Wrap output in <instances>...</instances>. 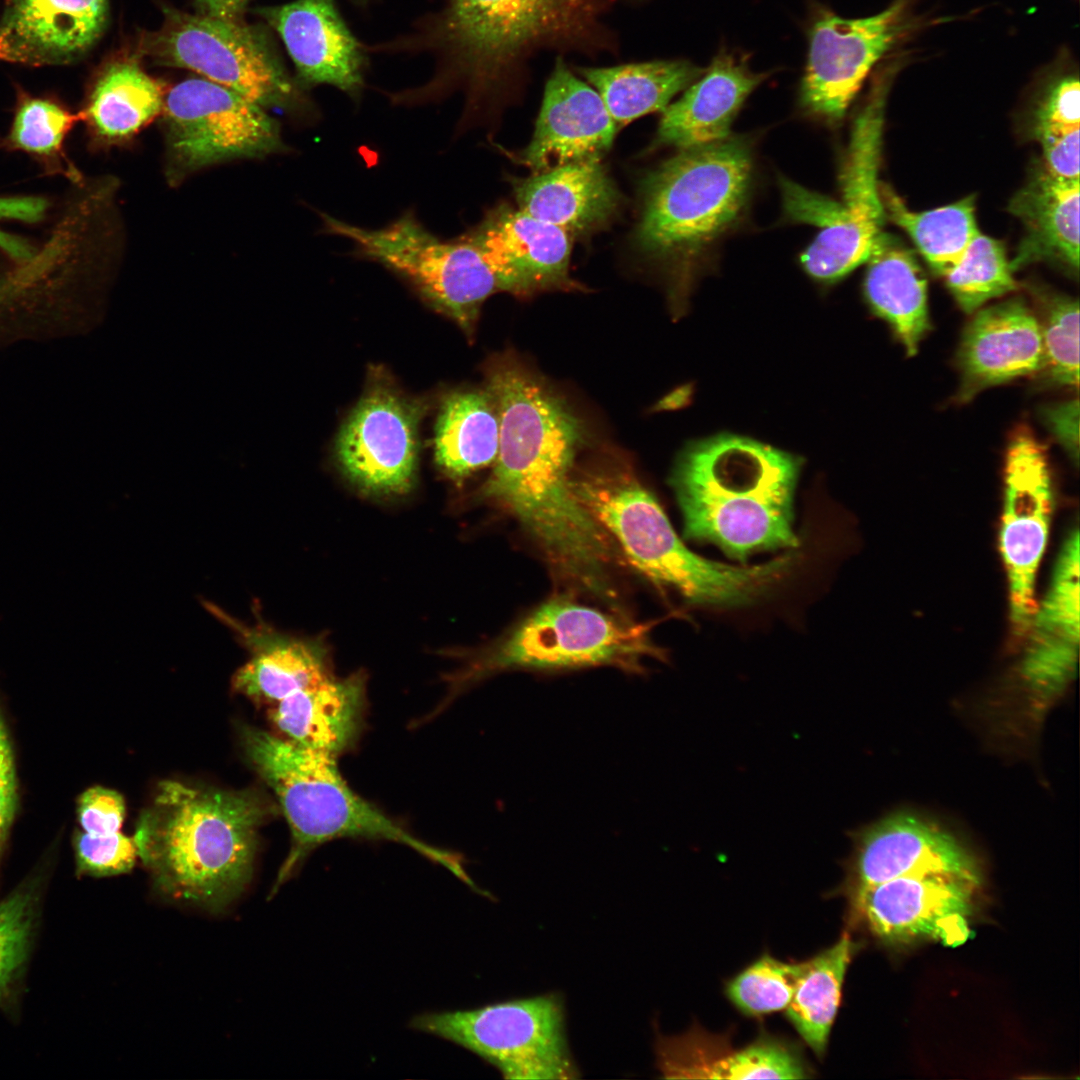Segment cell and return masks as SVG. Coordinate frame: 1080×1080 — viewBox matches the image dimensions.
I'll use <instances>...</instances> for the list:
<instances>
[{"label":"cell","instance_id":"cell-26","mask_svg":"<svg viewBox=\"0 0 1080 1080\" xmlns=\"http://www.w3.org/2000/svg\"><path fill=\"white\" fill-rule=\"evenodd\" d=\"M766 77L743 59L719 52L682 96L662 111L656 143L683 150L729 137L743 103Z\"/></svg>","mask_w":1080,"mask_h":1080},{"label":"cell","instance_id":"cell-36","mask_svg":"<svg viewBox=\"0 0 1080 1080\" xmlns=\"http://www.w3.org/2000/svg\"><path fill=\"white\" fill-rule=\"evenodd\" d=\"M858 944L848 933L802 961V971L785 1015L802 1040L822 1058L837 1016L845 975Z\"/></svg>","mask_w":1080,"mask_h":1080},{"label":"cell","instance_id":"cell-2","mask_svg":"<svg viewBox=\"0 0 1080 1080\" xmlns=\"http://www.w3.org/2000/svg\"><path fill=\"white\" fill-rule=\"evenodd\" d=\"M274 810L255 792L165 780L139 817L138 859L165 898L222 912L251 881L258 831Z\"/></svg>","mask_w":1080,"mask_h":1080},{"label":"cell","instance_id":"cell-43","mask_svg":"<svg viewBox=\"0 0 1080 1080\" xmlns=\"http://www.w3.org/2000/svg\"><path fill=\"white\" fill-rule=\"evenodd\" d=\"M71 844L77 878L126 874L134 868L138 859L134 838L122 831L92 835L76 828Z\"/></svg>","mask_w":1080,"mask_h":1080},{"label":"cell","instance_id":"cell-34","mask_svg":"<svg viewBox=\"0 0 1080 1080\" xmlns=\"http://www.w3.org/2000/svg\"><path fill=\"white\" fill-rule=\"evenodd\" d=\"M704 70L687 60H654L613 67H584L579 73L602 98L618 130L663 111Z\"/></svg>","mask_w":1080,"mask_h":1080},{"label":"cell","instance_id":"cell-46","mask_svg":"<svg viewBox=\"0 0 1080 1080\" xmlns=\"http://www.w3.org/2000/svg\"><path fill=\"white\" fill-rule=\"evenodd\" d=\"M1042 418L1049 431L1077 465L1079 459L1078 398L1044 408Z\"/></svg>","mask_w":1080,"mask_h":1080},{"label":"cell","instance_id":"cell-29","mask_svg":"<svg viewBox=\"0 0 1080 1080\" xmlns=\"http://www.w3.org/2000/svg\"><path fill=\"white\" fill-rule=\"evenodd\" d=\"M365 702L362 674L332 675L273 704L269 716L282 737L337 757L358 738Z\"/></svg>","mask_w":1080,"mask_h":1080},{"label":"cell","instance_id":"cell-10","mask_svg":"<svg viewBox=\"0 0 1080 1080\" xmlns=\"http://www.w3.org/2000/svg\"><path fill=\"white\" fill-rule=\"evenodd\" d=\"M895 70L877 74L856 117L840 174L841 200L816 193L806 223L819 232L802 252L801 265L814 279L837 281L865 263L882 233L884 210L878 178L884 108Z\"/></svg>","mask_w":1080,"mask_h":1080},{"label":"cell","instance_id":"cell-33","mask_svg":"<svg viewBox=\"0 0 1080 1080\" xmlns=\"http://www.w3.org/2000/svg\"><path fill=\"white\" fill-rule=\"evenodd\" d=\"M55 839L25 878L0 900V1011L16 1019L35 944L47 884L55 864Z\"/></svg>","mask_w":1080,"mask_h":1080},{"label":"cell","instance_id":"cell-45","mask_svg":"<svg viewBox=\"0 0 1080 1080\" xmlns=\"http://www.w3.org/2000/svg\"><path fill=\"white\" fill-rule=\"evenodd\" d=\"M75 812L79 830L92 835H107L121 831L126 806L119 792L94 785L78 795Z\"/></svg>","mask_w":1080,"mask_h":1080},{"label":"cell","instance_id":"cell-17","mask_svg":"<svg viewBox=\"0 0 1080 1080\" xmlns=\"http://www.w3.org/2000/svg\"><path fill=\"white\" fill-rule=\"evenodd\" d=\"M421 407L378 385L360 399L337 436L335 456L344 475L369 494L408 492L414 484Z\"/></svg>","mask_w":1080,"mask_h":1080},{"label":"cell","instance_id":"cell-19","mask_svg":"<svg viewBox=\"0 0 1080 1080\" xmlns=\"http://www.w3.org/2000/svg\"><path fill=\"white\" fill-rule=\"evenodd\" d=\"M463 235L480 250L502 291L527 296L577 288L569 277L570 234L555 225L503 206Z\"/></svg>","mask_w":1080,"mask_h":1080},{"label":"cell","instance_id":"cell-41","mask_svg":"<svg viewBox=\"0 0 1080 1080\" xmlns=\"http://www.w3.org/2000/svg\"><path fill=\"white\" fill-rule=\"evenodd\" d=\"M802 962H783L769 953L746 966L725 984L729 1002L746 1017H762L789 1005Z\"/></svg>","mask_w":1080,"mask_h":1080},{"label":"cell","instance_id":"cell-16","mask_svg":"<svg viewBox=\"0 0 1080 1080\" xmlns=\"http://www.w3.org/2000/svg\"><path fill=\"white\" fill-rule=\"evenodd\" d=\"M978 885L956 876H904L848 893L852 917L888 943L934 940L956 947L970 937Z\"/></svg>","mask_w":1080,"mask_h":1080},{"label":"cell","instance_id":"cell-24","mask_svg":"<svg viewBox=\"0 0 1080 1080\" xmlns=\"http://www.w3.org/2000/svg\"><path fill=\"white\" fill-rule=\"evenodd\" d=\"M108 0H8L0 21V59L63 64L85 53L103 32Z\"/></svg>","mask_w":1080,"mask_h":1080},{"label":"cell","instance_id":"cell-6","mask_svg":"<svg viewBox=\"0 0 1080 1080\" xmlns=\"http://www.w3.org/2000/svg\"><path fill=\"white\" fill-rule=\"evenodd\" d=\"M559 13V0H446L412 32L369 51L431 56L433 72L425 83L387 97L394 105L416 107L462 92L457 128L465 130L506 63L552 29Z\"/></svg>","mask_w":1080,"mask_h":1080},{"label":"cell","instance_id":"cell-18","mask_svg":"<svg viewBox=\"0 0 1080 1080\" xmlns=\"http://www.w3.org/2000/svg\"><path fill=\"white\" fill-rule=\"evenodd\" d=\"M847 894L891 879L944 874L980 883L973 856L948 832L910 814L885 817L855 837Z\"/></svg>","mask_w":1080,"mask_h":1080},{"label":"cell","instance_id":"cell-32","mask_svg":"<svg viewBox=\"0 0 1080 1080\" xmlns=\"http://www.w3.org/2000/svg\"><path fill=\"white\" fill-rule=\"evenodd\" d=\"M866 262L867 301L890 324L906 353L914 356L930 328L927 282L916 258L882 232Z\"/></svg>","mask_w":1080,"mask_h":1080},{"label":"cell","instance_id":"cell-30","mask_svg":"<svg viewBox=\"0 0 1080 1080\" xmlns=\"http://www.w3.org/2000/svg\"><path fill=\"white\" fill-rule=\"evenodd\" d=\"M1080 181L1041 172L1011 199L1008 209L1023 224L1025 237L1011 264L1054 260L1079 268Z\"/></svg>","mask_w":1080,"mask_h":1080},{"label":"cell","instance_id":"cell-22","mask_svg":"<svg viewBox=\"0 0 1080 1080\" xmlns=\"http://www.w3.org/2000/svg\"><path fill=\"white\" fill-rule=\"evenodd\" d=\"M957 364L959 402L988 387L1041 373L1044 350L1037 314L1022 297L979 308L962 334Z\"/></svg>","mask_w":1080,"mask_h":1080},{"label":"cell","instance_id":"cell-23","mask_svg":"<svg viewBox=\"0 0 1080 1080\" xmlns=\"http://www.w3.org/2000/svg\"><path fill=\"white\" fill-rule=\"evenodd\" d=\"M1079 532L1071 530L1062 544L1047 592L1036 606L1027 632L1029 641L1021 674L1043 699L1059 694L1076 673L1079 653Z\"/></svg>","mask_w":1080,"mask_h":1080},{"label":"cell","instance_id":"cell-48","mask_svg":"<svg viewBox=\"0 0 1080 1080\" xmlns=\"http://www.w3.org/2000/svg\"><path fill=\"white\" fill-rule=\"evenodd\" d=\"M359 1L363 2V1H366V0H359Z\"/></svg>","mask_w":1080,"mask_h":1080},{"label":"cell","instance_id":"cell-35","mask_svg":"<svg viewBox=\"0 0 1080 1080\" xmlns=\"http://www.w3.org/2000/svg\"><path fill=\"white\" fill-rule=\"evenodd\" d=\"M499 443L497 410L488 390L448 395L437 417L434 457L454 480L494 463Z\"/></svg>","mask_w":1080,"mask_h":1080},{"label":"cell","instance_id":"cell-31","mask_svg":"<svg viewBox=\"0 0 1080 1080\" xmlns=\"http://www.w3.org/2000/svg\"><path fill=\"white\" fill-rule=\"evenodd\" d=\"M165 96L163 85L138 63L111 65L80 112L90 146L103 150L127 144L162 114Z\"/></svg>","mask_w":1080,"mask_h":1080},{"label":"cell","instance_id":"cell-28","mask_svg":"<svg viewBox=\"0 0 1080 1080\" xmlns=\"http://www.w3.org/2000/svg\"><path fill=\"white\" fill-rule=\"evenodd\" d=\"M601 160L569 163L514 183L518 209L568 234L589 232L616 213L620 194Z\"/></svg>","mask_w":1080,"mask_h":1080},{"label":"cell","instance_id":"cell-37","mask_svg":"<svg viewBox=\"0 0 1080 1080\" xmlns=\"http://www.w3.org/2000/svg\"><path fill=\"white\" fill-rule=\"evenodd\" d=\"M879 191L884 215L911 237L926 262L941 277L961 261L980 233L973 197L915 212L888 185L880 182Z\"/></svg>","mask_w":1080,"mask_h":1080},{"label":"cell","instance_id":"cell-4","mask_svg":"<svg viewBox=\"0 0 1080 1080\" xmlns=\"http://www.w3.org/2000/svg\"><path fill=\"white\" fill-rule=\"evenodd\" d=\"M572 491L626 558L657 585L693 604L732 608L767 594L792 567V554L737 567L703 558L678 537L654 496L629 471L600 467L575 475Z\"/></svg>","mask_w":1080,"mask_h":1080},{"label":"cell","instance_id":"cell-14","mask_svg":"<svg viewBox=\"0 0 1080 1080\" xmlns=\"http://www.w3.org/2000/svg\"><path fill=\"white\" fill-rule=\"evenodd\" d=\"M911 0H894L883 11L846 19L821 10L809 30L800 103L829 122L841 120L873 67L905 28Z\"/></svg>","mask_w":1080,"mask_h":1080},{"label":"cell","instance_id":"cell-21","mask_svg":"<svg viewBox=\"0 0 1080 1080\" xmlns=\"http://www.w3.org/2000/svg\"><path fill=\"white\" fill-rule=\"evenodd\" d=\"M259 13L280 35L303 89L328 84L352 99L359 98L367 52L334 0H296L262 8Z\"/></svg>","mask_w":1080,"mask_h":1080},{"label":"cell","instance_id":"cell-12","mask_svg":"<svg viewBox=\"0 0 1080 1080\" xmlns=\"http://www.w3.org/2000/svg\"><path fill=\"white\" fill-rule=\"evenodd\" d=\"M414 1030L461 1046L506 1079H575L578 1069L565 1034L562 1000L555 994L470 1010L426 1012Z\"/></svg>","mask_w":1080,"mask_h":1080},{"label":"cell","instance_id":"cell-27","mask_svg":"<svg viewBox=\"0 0 1080 1080\" xmlns=\"http://www.w3.org/2000/svg\"><path fill=\"white\" fill-rule=\"evenodd\" d=\"M206 607L251 652L232 679L239 693L273 705L332 676L319 643L280 634L263 623L247 626L211 603Z\"/></svg>","mask_w":1080,"mask_h":1080},{"label":"cell","instance_id":"cell-39","mask_svg":"<svg viewBox=\"0 0 1080 1080\" xmlns=\"http://www.w3.org/2000/svg\"><path fill=\"white\" fill-rule=\"evenodd\" d=\"M1004 246L979 233L961 261L943 279L960 308L973 313L988 301L1018 288Z\"/></svg>","mask_w":1080,"mask_h":1080},{"label":"cell","instance_id":"cell-9","mask_svg":"<svg viewBox=\"0 0 1080 1080\" xmlns=\"http://www.w3.org/2000/svg\"><path fill=\"white\" fill-rule=\"evenodd\" d=\"M322 232L349 240L355 256L406 280L429 304L471 331L484 301L502 291L480 250L463 234L443 239L412 210L381 228H365L318 213Z\"/></svg>","mask_w":1080,"mask_h":1080},{"label":"cell","instance_id":"cell-11","mask_svg":"<svg viewBox=\"0 0 1080 1080\" xmlns=\"http://www.w3.org/2000/svg\"><path fill=\"white\" fill-rule=\"evenodd\" d=\"M158 63L191 70L259 106L314 115V107L258 30L240 22L168 8L143 40Z\"/></svg>","mask_w":1080,"mask_h":1080},{"label":"cell","instance_id":"cell-38","mask_svg":"<svg viewBox=\"0 0 1080 1080\" xmlns=\"http://www.w3.org/2000/svg\"><path fill=\"white\" fill-rule=\"evenodd\" d=\"M80 120V112L73 113L56 100L23 94L7 134L0 138V148L26 153L47 175L81 184L85 178L65 149L69 133Z\"/></svg>","mask_w":1080,"mask_h":1080},{"label":"cell","instance_id":"cell-15","mask_svg":"<svg viewBox=\"0 0 1080 1080\" xmlns=\"http://www.w3.org/2000/svg\"><path fill=\"white\" fill-rule=\"evenodd\" d=\"M1053 494L1044 447L1026 426L1013 433L1006 454L1000 552L1005 566L1010 619L1027 633L1036 609L1037 570L1047 544Z\"/></svg>","mask_w":1080,"mask_h":1080},{"label":"cell","instance_id":"cell-20","mask_svg":"<svg viewBox=\"0 0 1080 1080\" xmlns=\"http://www.w3.org/2000/svg\"><path fill=\"white\" fill-rule=\"evenodd\" d=\"M617 132L598 92L559 58L546 82L532 139L520 160L533 174L601 160Z\"/></svg>","mask_w":1080,"mask_h":1080},{"label":"cell","instance_id":"cell-25","mask_svg":"<svg viewBox=\"0 0 1080 1080\" xmlns=\"http://www.w3.org/2000/svg\"><path fill=\"white\" fill-rule=\"evenodd\" d=\"M657 1064L665 1078L805 1079L810 1069L798 1047L767 1033L741 1049L719 1035L694 1026L673 1037H659Z\"/></svg>","mask_w":1080,"mask_h":1080},{"label":"cell","instance_id":"cell-40","mask_svg":"<svg viewBox=\"0 0 1080 1080\" xmlns=\"http://www.w3.org/2000/svg\"><path fill=\"white\" fill-rule=\"evenodd\" d=\"M1043 350L1041 374L1058 386L1079 385V303L1056 293L1037 294Z\"/></svg>","mask_w":1080,"mask_h":1080},{"label":"cell","instance_id":"cell-1","mask_svg":"<svg viewBox=\"0 0 1080 1080\" xmlns=\"http://www.w3.org/2000/svg\"><path fill=\"white\" fill-rule=\"evenodd\" d=\"M499 421L498 452L480 496L509 511L554 570L596 596L610 588V537L575 497L571 479L583 440L578 418L513 359L488 375Z\"/></svg>","mask_w":1080,"mask_h":1080},{"label":"cell","instance_id":"cell-44","mask_svg":"<svg viewBox=\"0 0 1080 1080\" xmlns=\"http://www.w3.org/2000/svg\"><path fill=\"white\" fill-rule=\"evenodd\" d=\"M19 809L20 783L16 750L0 697V873Z\"/></svg>","mask_w":1080,"mask_h":1080},{"label":"cell","instance_id":"cell-5","mask_svg":"<svg viewBox=\"0 0 1080 1080\" xmlns=\"http://www.w3.org/2000/svg\"><path fill=\"white\" fill-rule=\"evenodd\" d=\"M243 746L271 788L291 832V848L268 894L272 899L316 848L341 838L386 840L405 845L449 870L474 891L463 858L415 837L356 794L343 779L337 757L282 736L245 728Z\"/></svg>","mask_w":1080,"mask_h":1080},{"label":"cell","instance_id":"cell-47","mask_svg":"<svg viewBox=\"0 0 1080 1080\" xmlns=\"http://www.w3.org/2000/svg\"><path fill=\"white\" fill-rule=\"evenodd\" d=\"M201 10V14L228 19L239 20L249 0H195Z\"/></svg>","mask_w":1080,"mask_h":1080},{"label":"cell","instance_id":"cell-7","mask_svg":"<svg viewBox=\"0 0 1080 1080\" xmlns=\"http://www.w3.org/2000/svg\"><path fill=\"white\" fill-rule=\"evenodd\" d=\"M752 179V152L743 138L680 150L642 184L641 250L677 265L696 261L741 217Z\"/></svg>","mask_w":1080,"mask_h":1080},{"label":"cell","instance_id":"cell-3","mask_svg":"<svg viewBox=\"0 0 1080 1080\" xmlns=\"http://www.w3.org/2000/svg\"><path fill=\"white\" fill-rule=\"evenodd\" d=\"M801 465L799 457L744 436L694 442L671 478L685 538L742 562L755 552L797 547L793 503Z\"/></svg>","mask_w":1080,"mask_h":1080},{"label":"cell","instance_id":"cell-42","mask_svg":"<svg viewBox=\"0 0 1080 1080\" xmlns=\"http://www.w3.org/2000/svg\"><path fill=\"white\" fill-rule=\"evenodd\" d=\"M1036 111V135L1040 144L1078 135L1080 85L1078 73L1066 59L1058 61Z\"/></svg>","mask_w":1080,"mask_h":1080},{"label":"cell","instance_id":"cell-13","mask_svg":"<svg viewBox=\"0 0 1080 1080\" xmlns=\"http://www.w3.org/2000/svg\"><path fill=\"white\" fill-rule=\"evenodd\" d=\"M162 114L169 184L204 168L288 151L279 123L263 107L202 77L173 86Z\"/></svg>","mask_w":1080,"mask_h":1080},{"label":"cell","instance_id":"cell-8","mask_svg":"<svg viewBox=\"0 0 1080 1080\" xmlns=\"http://www.w3.org/2000/svg\"><path fill=\"white\" fill-rule=\"evenodd\" d=\"M651 627L553 599L469 662L454 679L455 688L511 669L557 671L605 665L642 674L644 659H666L651 640Z\"/></svg>","mask_w":1080,"mask_h":1080}]
</instances>
